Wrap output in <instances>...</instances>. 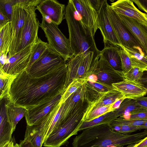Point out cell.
Returning a JSON list of instances; mask_svg holds the SVG:
<instances>
[{
  "instance_id": "6da1fadb",
  "label": "cell",
  "mask_w": 147,
  "mask_h": 147,
  "mask_svg": "<svg viewBox=\"0 0 147 147\" xmlns=\"http://www.w3.org/2000/svg\"><path fill=\"white\" fill-rule=\"evenodd\" d=\"M67 65L38 78H32L26 70L16 76L11 86L9 101L26 109L33 107L65 91Z\"/></svg>"
},
{
  "instance_id": "7a4b0ae2",
  "label": "cell",
  "mask_w": 147,
  "mask_h": 147,
  "mask_svg": "<svg viewBox=\"0 0 147 147\" xmlns=\"http://www.w3.org/2000/svg\"><path fill=\"white\" fill-rule=\"evenodd\" d=\"M147 136V129L131 134L114 131L109 124H102L82 130L72 143L73 147H123L134 144Z\"/></svg>"
},
{
  "instance_id": "3957f363",
  "label": "cell",
  "mask_w": 147,
  "mask_h": 147,
  "mask_svg": "<svg viewBox=\"0 0 147 147\" xmlns=\"http://www.w3.org/2000/svg\"><path fill=\"white\" fill-rule=\"evenodd\" d=\"M75 10L72 0H69L65 7L64 18L68 27L70 46L74 55L90 51L100 53V51L96 47L94 37L87 27L76 17Z\"/></svg>"
},
{
  "instance_id": "277c9868",
  "label": "cell",
  "mask_w": 147,
  "mask_h": 147,
  "mask_svg": "<svg viewBox=\"0 0 147 147\" xmlns=\"http://www.w3.org/2000/svg\"><path fill=\"white\" fill-rule=\"evenodd\" d=\"M86 101L82 102L75 110L57 127L53 130L43 143L45 147H60L71 137L77 134L83 122L84 113L88 105Z\"/></svg>"
},
{
  "instance_id": "5b68a950",
  "label": "cell",
  "mask_w": 147,
  "mask_h": 147,
  "mask_svg": "<svg viewBox=\"0 0 147 147\" xmlns=\"http://www.w3.org/2000/svg\"><path fill=\"white\" fill-rule=\"evenodd\" d=\"M100 56V53L90 51L86 53H81L75 55L69 60L66 63L67 69L65 90L74 79H82L87 81L89 76L94 74Z\"/></svg>"
},
{
  "instance_id": "8992f818",
  "label": "cell",
  "mask_w": 147,
  "mask_h": 147,
  "mask_svg": "<svg viewBox=\"0 0 147 147\" xmlns=\"http://www.w3.org/2000/svg\"><path fill=\"white\" fill-rule=\"evenodd\" d=\"M40 26L44 31L48 47L63 58L66 62L74 55L69 39L63 34L58 25L42 18Z\"/></svg>"
},
{
  "instance_id": "52a82bcc",
  "label": "cell",
  "mask_w": 147,
  "mask_h": 147,
  "mask_svg": "<svg viewBox=\"0 0 147 147\" xmlns=\"http://www.w3.org/2000/svg\"><path fill=\"white\" fill-rule=\"evenodd\" d=\"M66 63L63 58L48 45L45 52L33 64L27 73L31 77H40L55 71Z\"/></svg>"
},
{
  "instance_id": "ba28073f",
  "label": "cell",
  "mask_w": 147,
  "mask_h": 147,
  "mask_svg": "<svg viewBox=\"0 0 147 147\" xmlns=\"http://www.w3.org/2000/svg\"><path fill=\"white\" fill-rule=\"evenodd\" d=\"M35 7H28L17 53L32 45L39 38L38 32L40 24L36 17Z\"/></svg>"
},
{
  "instance_id": "9c48e42d",
  "label": "cell",
  "mask_w": 147,
  "mask_h": 147,
  "mask_svg": "<svg viewBox=\"0 0 147 147\" xmlns=\"http://www.w3.org/2000/svg\"><path fill=\"white\" fill-rule=\"evenodd\" d=\"M107 10L112 26L120 42V46L131 49H137L144 52L141 45L131 31L122 22L117 13L109 5H108Z\"/></svg>"
},
{
  "instance_id": "30bf717a",
  "label": "cell",
  "mask_w": 147,
  "mask_h": 147,
  "mask_svg": "<svg viewBox=\"0 0 147 147\" xmlns=\"http://www.w3.org/2000/svg\"><path fill=\"white\" fill-rule=\"evenodd\" d=\"M27 7L20 3L16 4L13 6L12 15L11 21L12 37L8 58L17 53L25 21L26 9Z\"/></svg>"
},
{
  "instance_id": "8fae6325",
  "label": "cell",
  "mask_w": 147,
  "mask_h": 147,
  "mask_svg": "<svg viewBox=\"0 0 147 147\" xmlns=\"http://www.w3.org/2000/svg\"><path fill=\"white\" fill-rule=\"evenodd\" d=\"M32 45L8 58L6 63L0 67V72L16 76L26 70L31 59Z\"/></svg>"
},
{
  "instance_id": "7c38bea8",
  "label": "cell",
  "mask_w": 147,
  "mask_h": 147,
  "mask_svg": "<svg viewBox=\"0 0 147 147\" xmlns=\"http://www.w3.org/2000/svg\"><path fill=\"white\" fill-rule=\"evenodd\" d=\"M80 21L88 28L94 37L98 29L97 12L92 6L90 0H72Z\"/></svg>"
},
{
  "instance_id": "4fadbf2b",
  "label": "cell",
  "mask_w": 147,
  "mask_h": 147,
  "mask_svg": "<svg viewBox=\"0 0 147 147\" xmlns=\"http://www.w3.org/2000/svg\"><path fill=\"white\" fill-rule=\"evenodd\" d=\"M109 5L106 0H102L97 12V22L98 29L102 36L104 44L108 42L120 46V42L113 29L107 10Z\"/></svg>"
},
{
  "instance_id": "5bb4252c",
  "label": "cell",
  "mask_w": 147,
  "mask_h": 147,
  "mask_svg": "<svg viewBox=\"0 0 147 147\" xmlns=\"http://www.w3.org/2000/svg\"><path fill=\"white\" fill-rule=\"evenodd\" d=\"M62 95L59 94L52 98L27 109L25 116L27 125H32L40 123L49 113L56 104L60 100Z\"/></svg>"
},
{
  "instance_id": "9a60e30c",
  "label": "cell",
  "mask_w": 147,
  "mask_h": 147,
  "mask_svg": "<svg viewBox=\"0 0 147 147\" xmlns=\"http://www.w3.org/2000/svg\"><path fill=\"white\" fill-rule=\"evenodd\" d=\"M42 18L49 17L50 21L58 25L64 18L65 7L55 0H42L36 7Z\"/></svg>"
},
{
  "instance_id": "2e32d148",
  "label": "cell",
  "mask_w": 147,
  "mask_h": 147,
  "mask_svg": "<svg viewBox=\"0 0 147 147\" xmlns=\"http://www.w3.org/2000/svg\"><path fill=\"white\" fill-rule=\"evenodd\" d=\"M94 74L96 76L98 81L110 85L124 80L122 71L114 69L100 55Z\"/></svg>"
},
{
  "instance_id": "e0dca14e",
  "label": "cell",
  "mask_w": 147,
  "mask_h": 147,
  "mask_svg": "<svg viewBox=\"0 0 147 147\" xmlns=\"http://www.w3.org/2000/svg\"><path fill=\"white\" fill-rule=\"evenodd\" d=\"M117 13L135 19L147 26V14L141 11L130 0H118L110 5Z\"/></svg>"
},
{
  "instance_id": "ac0fdd59",
  "label": "cell",
  "mask_w": 147,
  "mask_h": 147,
  "mask_svg": "<svg viewBox=\"0 0 147 147\" xmlns=\"http://www.w3.org/2000/svg\"><path fill=\"white\" fill-rule=\"evenodd\" d=\"M117 14L122 22L131 31L144 52L147 55V26L141 24L135 19Z\"/></svg>"
},
{
  "instance_id": "d6986e66",
  "label": "cell",
  "mask_w": 147,
  "mask_h": 147,
  "mask_svg": "<svg viewBox=\"0 0 147 147\" xmlns=\"http://www.w3.org/2000/svg\"><path fill=\"white\" fill-rule=\"evenodd\" d=\"M117 90L122 93L126 98L136 100L144 96L147 94V90L140 82L124 79L112 84Z\"/></svg>"
},
{
  "instance_id": "ffe728a7",
  "label": "cell",
  "mask_w": 147,
  "mask_h": 147,
  "mask_svg": "<svg viewBox=\"0 0 147 147\" xmlns=\"http://www.w3.org/2000/svg\"><path fill=\"white\" fill-rule=\"evenodd\" d=\"M47 116L39 124L27 125L24 139L30 141L33 147H42L45 131L49 124Z\"/></svg>"
},
{
  "instance_id": "44dd1931",
  "label": "cell",
  "mask_w": 147,
  "mask_h": 147,
  "mask_svg": "<svg viewBox=\"0 0 147 147\" xmlns=\"http://www.w3.org/2000/svg\"><path fill=\"white\" fill-rule=\"evenodd\" d=\"M6 98L0 100V147H2L11 140L13 132L12 125L8 120L6 111Z\"/></svg>"
},
{
  "instance_id": "7402d4cb",
  "label": "cell",
  "mask_w": 147,
  "mask_h": 147,
  "mask_svg": "<svg viewBox=\"0 0 147 147\" xmlns=\"http://www.w3.org/2000/svg\"><path fill=\"white\" fill-rule=\"evenodd\" d=\"M120 47L107 42L104 44V48L100 53L114 69L122 71Z\"/></svg>"
},
{
  "instance_id": "603a6c76",
  "label": "cell",
  "mask_w": 147,
  "mask_h": 147,
  "mask_svg": "<svg viewBox=\"0 0 147 147\" xmlns=\"http://www.w3.org/2000/svg\"><path fill=\"white\" fill-rule=\"evenodd\" d=\"M124 97L122 93L115 89L109 91L102 93L98 97L88 103L85 111L111 105Z\"/></svg>"
},
{
  "instance_id": "cb8c5ba5",
  "label": "cell",
  "mask_w": 147,
  "mask_h": 147,
  "mask_svg": "<svg viewBox=\"0 0 147 147\" xmlns=\"http://www.w3.org/2000/svg\"><path fill=\"white\" fill-rule=\"evenodd\" d=\"M121 47L127 54L132 67L139 69L143 72L147 71V55L137 49H131Z\"/></svg>"
},
{
  "instance_id": "d4e9b609",
  "label": "cell",
  "mask_w": 147,
  "mask_h": 147,
  "mask_svg": "<svg viewBox=\"0 0 147 147\" xmlns=\"http://www.w3.org/2000/svg\"><path fill=\"white\" fill-rule=\"evenodd\" d=\"M5 107L8 121L12 125L14 131L18 122L25 117L27 109L20 107H16L6 98Z\"/></svg>"
},
{
  "instance_id": "484cf974",
  "label": "cell",
  "mask_w": 147,
  "mask_h": 147,
  "mask_svg": "<svg viewBox=\"0 0 147 147\" xmlns=\"http://www.w3.org/2000/svg\"><path fill=\"white\" fill-rule=\"evenodd\" d=\"M12 37L11 22L0 29V55L7 56L9 51Z\"/></svg>"
},
{
  "instance_id": "4316f807",
  "label": "cell",
  "mask_w": 147,
  "mask_h": 147,
  "mask_svg": "<svg viewBox=\"0 0 147 147\" xmlns=\"http://www.w3.org/2000/svg\"><path fill=\"white\" fill-rule=\"evenodd\" d=\"M118 117L119 116L115 111L108 113L91 121L84 122L79 129L78 131L96 126L109 124Z\"/></svg>"
},
{
  "instance_id": "83f0119b",
  "label": "cell",
  "mask_w": 147,
  "mask_h": 147,
  "mask_svg": "<svg viewBox=\"0 0 147 147\" xmlns=\"http://www.w3.org/2000/svg\"><path fill=\"white\" fill-rule=\"evenodd\" d=\"M48 44L39 38L32 45L31 56L29 65L26 70L27 73L33 64L39 58L47 49Z\"/></svg>"
},
{
  "instance_id": "f1b7e54d",
  "label": "cell",
  "mask_w": 147,
  "mask_h": 147,
  "mask_svg": "<svg viewBox=\"0 0 147 147\" xmlns=\"http://www.w3.org/2000/svg\"><path fill=\"white\" fill-rule=\"evenodd\" d=\"M16 76L0 72V100L8 98L12 83Z\"/></svg>"
},
{
  "instance_id": "f546056e",
  "label": "cell",
  "mask_w": 147,
  "mask_h": 147,
  "mask_svg": "<svg viewBox=\"0 0 147 147\" xmlns=\"http://www.w3.org/2000/svg\"><path fill=\"white\" fill-rule=\"evenodd\" d=\"M113 104L85 111L82 119L83 122L91 121L106 113L114 111L112 108Z\"/></svg>"
},
{
  "instance_id": "4dcf8cb0",
  "label": "cell",
  "mask_w": 147,
  "mask_h": 147,
  "mask_svg": "<svg viewBox=\"0 0 147 147\" xmlns=\"http://www.w3.org/2000/svg\"><path fill=\"white\" fill-rule=\"evenodd\" d=\"M85 84L89 90L97 96H99L103 93L115 89L112 85L105 84L98 80L95 83L87 81Z\"/></svg>"
},
{
  "instance_id": "1f68e13d",
  "label": "cell",
  "mask_w": 147,
  "mask_h": 147,
  "mask_svg": "<svg viewBox=\"0 0 147 147\" xmlns=\"http://www.w3.org/2000/svg\"><path fill=\"white\" fill-rule=\"evenodd\" d=\"M86 82V80L82 79H74L62 95L60 102L61 103L64 102L72 94L76 92L80 87Z\"/></svg>"
},
{
  "instance_id": "d6a6232c",
  "label": "cell",
  "mask_w": 147,
  "mask_h": 147,
  "mask_svg": "<svg viewBox=\"0 0 147 147\" xmlns=\"http://www.w3.org/2000/svg\"><path fill=\"white\" fill-rule=\"evenodd\" d=\"M14 5V0H0V11L10 21L12 15L13 6Z\"/></svg>"
},
{
  "instance_id": "836d02e7",
  "label": "cell",
  "mask_w": 147,
  "mask_h": 147,
  "mask_svg": "<svg viewBox=\"0 0 147 147\" xmlns=\"http://www.w3.org/2000/svg\"><path fill=\"white\" fill-rule=\"evenodd\" d=\"M143 73L139 69L132 67L127 73L123 74V77L124 79L128 81L140 82Z\"/></svg>"
},
{
  "instance_id": "e575fe53",
  "label": "cell",
  "mask_w": 147,
  "mask_h": 147,
  "mask_svg": "<svg viewBox=\"0 0 147 147\" xmlns=\"http://www.w3.org/2000/svg\"><path fill=\"white\" fill-rule=\"evenodd\" d=\"M120 47L119 51L122 71L124 74L128 71L132 67L130 60L127 52L121 47Z\"/></svg>"
},
{
  "instance_id": "d590c367",
  "label": "cell",
  "mask_w": 147,
  "mask_h": 147,
  "mask_svg": "<svg viewBox=\"0 0 147 147\" xmlns=\"http://www.w3.org/2000/svg\"><path fill=\"white\" fill-rule=\"evenodd\" d=\"M114 121L120 124L136 127H140L147 122L146 119L142 120H132L125 119L122 116L118 117Z\"/></svg>"
},
{
  "instance_id": "8d00e7d4",
  "label": "cell",
  "mask_w": 147,
  "mask_h": 147,
  "mask_svg": "<svg viewBox=\"0 0 147 147\" xmlns=\"http://www.w3.org/2000/svg\"><path fill=\"white\" fill-rule=\"evenodd\" d=\"M128 119L135 120L147 119V109L141 108L133 111L130 113Z\"/></svg>"
},
{
  "instance_id": "74e56055",
  "label": "cell",
  "mask_w": 147,
  "mask_h": 147,
  "mask_svg": "<svg viewBox=\"0 0 147 147\" xmlns=\"http://www.w3.org/2000/svg\"><path fill=\"white\" fill-rule=\"evenodd\" d=\"M111 123L119 127L120 130L119 132L122 134H127L128 133H131L138 130H141L140 127L131 126L121 124L117 123L114 120Z\"/></svg>"
},
{
  "instance_id": "f35d334b",
  "label": "cell",
  "mask_w": 147,
  "mask_h": 147,
  "mask_svg": "<svg viewBox=\"0 0 147 147\" xmlns=\"http://www.w3.org/2000/svg\"><path fill=\"white\" fill-rule=\"evenodd\" d=\"M42 0H14L15 4L21 3L28 6L36 7L42 1Z\"/></svg>"
},
{
  "instance_id": "ab89813d",
  "label": "cell",
  "mask_w": 147,
  "mask_h": 147,
  "mask_svg": "<svg viewBox=\"0 0 147 147\" xmlns=\"http://www.w3.org/2000/svg\"><path fill=\"white\" fill-rule=\"evenodd\" d=\"M138 6L139 9L147 14V0H131Z\"/></svg>"
},
{
  "instance_id": "60d3db41",
  "label": "cell",
  "mask_w": 147,
  "mask_h": 147,
  "mask_svg": "<svg viewBox=\"0 0 147 147\" xmlns=\"http://www.w3.org/2000/svg\"><path fill=\"white\" fill-rule=\"evenodd\" d=\"M10 21L9 19L0 11V29Z\"/></svg>"
},
{
  "instance_id": "b9f144b4",
  "label": "cell",
  "mask_w": 147,
  "mask_h": 147,
  "mask_svg": "<svg viewBox=\"0 0 147 147\" xmlns=\"http://www.w3.org/2000/svg\"><path fill=\"white\" fill-rule=\"evenodd\" d=\"M90 3L94 9L97 11L99 9L102 1V0H90Z\"/></svg>"
},
{
  "instance_id": "7bdbcfd3",
  "label": "cell",
  "mask_w": 147,
  "mask_h": 147,
  "mask_svg": "<svg viewBox=\"0 0 147 147\" xmlns=\"http://www.w3.org/2000/svg\"><path fill=\"white\" fill-rule=\"evenodd\" d=\"M140 82L147 90V71L143 72Z\"/></svg>"
},
{
  "instance_id": "ee69618b",
  "label": "cell",
  "mask_w": 147,
  "mask_h": 147,
  "mask_svg": "<svg viewBox=\"0 0 147 147\" xmlns=\"http://www.w3.org/2000/svg\"><path fill=\"white\" fill-rule=\"evenodd\" d=\"M126 98L124 97L119 99L115 101L113 104L112 108L114 111L118 109L122 102Z\"/></svg>"
},
{
  "instance_id": "f6af8a7d",
  "label": "cell",
  "mask_w": 147,
  "mask_h": 147,
  "mask_svg": "<svg viewBox=\"0 0 147 147\" xmlns=\"http://www.w3.org/2000/svg\"><path fill=\"white\" fill-rule=\"evenodd\" d=\"M133 147H147V136L135 144Z\"/></svg>"
},
{
  "instance_id": "bcb514c9",
  "label": "cell",
  "mask_w": 147,
  "mask_h": 147,
  "mask_svg": "<svg viewBox=\"0 0 147 147\" xmlns=\"http://www.w3.org/2000/svg\"><path fill=\"white\" fill-rule=\"evenodd\" d=\"M19 147H33V146L30 141L24 139L23 140L21 141Z\"/></svg>"
},
{
  "instance_id": "7dc6e473",
  "label": "cell",
  "mask_w": 147,
  "mask_h": 147,
  "mask_svg": "<svg viewBox=\"0 0 147 147\" xmlns=\"http://www.w3.org/2000/svg\"><path fill=\"white\" fill-rule=\"evenodd\" d=\"M98 80L97 77L96 75L93 74L89 76L87 81L92 83L96 82Z\"/></svg>"
},
{
  "instance_id": "c3c4849f",
  "label": "cell",
  "mask_w": 147,
  "mask_h": 147,
  "mask_svg": "<svg viewBox=\"0 0 147 147\" xmlns=\"http://www.w3.org/2000/svg\"><path fill=\"white\" fill-rule=\"evenodd\" d=\"M141 129H147V122L145 123L143 125L140 126Z\"/></svg>"
},
{
  "instance_id": "681fc988",
  "label": "cell",
  "mask_w": 147,
  "mask_h": 147,
  "mask_svg": "<svg viewBox=\"0 0 147 147\" xmlns=\"http://www.w3.org/2000/svg\"><path fill=\"white\" fill-rule=\"evenodd\" d=\"M147 120V119H146Z\"/></svg>"
}]
</instances>
